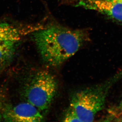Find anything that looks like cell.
<instances>
[{
  "instance_id": "6da1fadb",
  "label": "cell",
  "mask_w": 122,
  "mask_h": 122,
  "mask_svg": "<svg viewBox=\"0 0 122 122\" xmlns=\"http://www.w3.org/2000/svg\"><path fill=\"white\" fill-rule=\"evenodd\" d=\"M87 31L59 24L41 28L34 32V40L41 59L52 67L61 66L89 40Z\"/></svg>"
},
{
  "instance_id": "7a4b0ae2",
  "label": "cell",
  "mask_w": 122,
  "mask_h": 122,
  "mask_svg": "<svg viewBox=\"0 0 122 122\" xmlns=\"http://www.w3.org/2000/svg\"><path fill=\"white\" fill-rule=\"evenodd\" d=\"M122 76V69L100 84L77 91L72 96L67 110L80 121L92 122L104 108L110 91Z\"/></svg>"
},
{
  "instance_id": "3957f363",
  "label": "cell",
  "mask_w": 122,
  "mask_h": 122,
  "mask_svg": "<svg viewBox=\"0 0 122 122\" xmlns=\"http://www.w3.org/2000/svg\"><path fill=\"white\" fill-rule=\"evenodd\" d=\"M57 90V83L53 75L47 70H40L29 77L22 93L26 102L44 115L50 109Z\"/></svg>"
},
{
  "instance_id": "277c9868",
  "label": "cell",
  "mask_w": 122,
  "mask_h": 122,
  "mask_svg": "<svg viewBox=\"0 0 122 122\" xmlns=\"http://www.w3.org/2000/svg\"><path fill=\"white\" fill-rule=\"evenodd\" d=\"M41 28V26L21 27L7 23H0V67L12 60L17 46L24 37Z\"/></svg>"
},
{
  "instance_id": "5b68a950",
  "label": "cell",
  "mask_w": 122,
  "mask_h": 122,
  "mask_svg": "<svg viewBox=\"0 0 122 122\" xmlns=\"http://www.w3.org/2000/svg\"><path fill=\"white\" fill-rule=\"evenodd\" d=\"M1 114L2 120L8 122H41L44 119L41 111L26 101L6 109Z\"/></svg>"
},
{
  "instance_id": "8992f818",
  "label": "cell",
  "mask_w": 122,
  "mask_h": 122,
  "mask_svg": "<svg viewBox=\"0 0 122 122\" xmlns=\"http://www.w3.org/2000/svg\"><path fill=\"white\" fill-rule=\"evenodd\" d=\"M75 6L95 11L112 20L122 22V0L82 1Z\"/></svg>"
},
{
  "instance_id": "52a82bcc",
  "label": "cell",
  "mask_w": 122,
  "mask_h": 122,
  "mask_svg": "<svg viewBox=\"0 0 122 122\" xmlns=\"http://www.w3.org/2000/svg\"><path fill=\"white\" fill-rule=\"evenodd\" d=\"M95 0H61L63 3L66 4L74 5L78 2L82 1H95Z\"/></svg>"
},
{
  "instance_id": "ba28073f",
  "label": "cell",
  "mask_w": 122,
  "mask_h": 122,
  "mask_svg": "<svg viewBox=\"0 0 122 122\" xmlns=\"http://www.w3.org/2000/svg\"><path fill=\"white\" fill-rule=\"evenodd\" d=\"M119 107H120V109H121L122 110V100L120 104H119Z\"/></svg>"
},
{
  "instance_id": "9c48e42d",
  "label": "cell",
  "mask_w": 122,
  "mask_h": 122,
  "mask_svg": "<svg viewBox=\"0 0 122 122\" xmlns=\"http://www.w3.org/2000/svg\"><path fill=\"white\" fill-rule=\"evenodd\" d=\"M1 119H2V116H1V113H0V121H1Z\"/></svg>"
},
{
  "instance_id": "30bf717a",
  "label": "cell",
  "mask_w": 122,
  "mask_h": 122,
  "mask_svg": "<svg viewBox=\"0 0 122 122\" xmlns=\"http://www.w3.org/2000/svg\"></svg>"
}]
</instances>
